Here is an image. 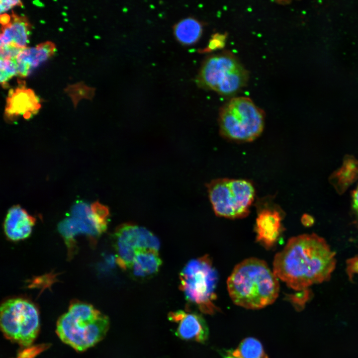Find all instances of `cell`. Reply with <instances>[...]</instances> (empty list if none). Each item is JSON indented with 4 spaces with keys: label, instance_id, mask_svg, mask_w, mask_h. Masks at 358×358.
<instances>
[{
    "label": "cell",
    "instance_id": "4",
    "mask_svg": "<svg viewBox=\"0 0 358 358\" xmlns=\"http://www.w3.org/2000/svg\"><path fill=\"white\" fill-rule=\"evenodd\" d=\"M179 280L180 289L188 302L203 313H214L218 276L208 256L188 262L180 272Z\"/></svg>",
    "mask_w": 358,
    "mask_h": 358
},
{
    "label": "cell",
    "instance_id": "3",
    "mask_svg": "<svg viewBox=\"0 0 358 358\" xmlns=\"http://www.w3.org/2000/svg\"><path fill=\"white\" fill-rule=\"evenodd\" d=\"M109 326L108 317L93 306L75 301L57 321L56 333L63 342L82 352L100 341Z\"/></svg>",
    "mask_w": 358,
    "mask_h": 358
},
{
    "label": "cell",
    "instance_id": "9",
    "mask_svg": "<svg viewBox=\"0 0 358 358\" xmlns=\"http://www.w3.org/2000/svg\"><path fill=\"white\" fill-rule=\"evenodd\" d=\"M116 252L115 262L124 270H128L137 251L160 248L158 238L146 228L132 223H125L118 227L113 234Z\"/></svg>",
    "mask_w": 358,
    "mask_h": 358
},
{
    "label": "cell",
    "instance_id": "6",
    "mask_svg": "<svg viewBox=\"0 0 358 358\" xmlns=\"http://www.w3.org/2000/svg\"><path fill=\"white\" fill-rule=\"evenodd\" d=\"M248 72L230 53L208 57L203 63L196 81L200 87L230 96L237 93L247 83Z\"/></svg>",
    "mask_w": 358,
    "mask_h": 358
},
{
    "label": "cell",
    "instance_id": "14",
    "mask_svg": "<svg viewBox=\"0 0 358 358\" xmlns=\"http://www.w3.org/2000/svg\"><path fill=\"white\" fill-rule=\"evenodd\" d=\"M55 51V45L50 41L21 49L15 59L17 75L22 77L28 76L33 69L48 60Z\"/></svg>",
    "mask_w": 358,
    "mask_h": 358
},
{
    "label": "cell",
    "instance_id": "26",
    "mask_svg": "<svg viewBox=\"0 0 358 358\" xmlns=\"http://www.w3.org/2000/svg\"><path fill=\"white\" fill-rule=\"evenodd\" d=\"M10 20V17L7 14H3L0 15V23L2 26L7 24Z\"/></svg>",
    "mask_w": 358,
    "mask_h": 358
},
{
    "label": "cell",
    "instance_id": "25",
    "mask_svg": "<svg viewBox=\"0 0 358 358\" xmlns=\"http://www.w3.org/2000/svg\"><path fill=\"white\" fill-rule=\"evenodd\" d=\"M353 206L357 214L358 215V186L354 191L352 195Z\"/></svg>",
    "mask_w": 358,
    "mask_h": 358
},
{
    "label": "cell",
    "instance_id": "10",
    "mask_svg": "<svg viewBox=\"0 0 358 358\" xmlns=\"http://www.w3.org/2000/svg\"><path fill=\"white\" fill-rule=\"evenodd\" d=\"M41 104L39 98L31 89L19 87L9 91L6 99L4 118L8 123H12L22 117L29 119L39 110Z\"/></svg>",
    "mask_w": 358,
    "mask_h": 358
},
{
    "label": "cell",
    "instance_id": "7",
    "mask_svg": "<svg viewBox=\"0 0 358 358\" xmlns=\"http://www.w3.org/2000/svg\"><path fill=\"white\" fill-rule=\"evenodd\" d=\"M207 190L216 215L231 219L246 217L255 195L253 184L242 179H216L207 184Z\"/></svg>",
    "mask_w": 358,
    "mask_h": 358
},
{
    "label": "cell",
    "instance_id": "22",
    "mask_svg": "<svg viewBox=\"0 0 358 358\" xmlns=\"http://www.w3.org/2000/svg\"><path fill=\"white\" fill-rule=\"evenodd\" d=\"M309 298V293L305 291L300 294L293 296L291 300L295 307L298 310H301L304 307V304Z\"/></svg>",
    "mask_w": 358,
    "mask_h": 358
},
{
    "label": "cell",
    "instance_id": "20",
    "mask_svg": "<svg viewBox=\"0 0 358 358\" xmlns=\"http://www.w3.org/2000/svg\"><path fill=\"white\" fill-rule=\"evenodd\" d=\"M0 83L5 85L13 76L17 75V64L15 59H0Z\"/></svg>",
    "mask_w": 358,
    "mask_h": 358
},
{
    "label": "cell",
    "instance_id": "13",
    "mask_svg": "<svg viewBox=\"0 0 358 358\" xmlns=\"http://www.w3.org/2000/svg\"><path fill=\"white\" fill-rule=\"evenodd\" d=\"M35 218L19 205L10 207L4 221V232L7 238L18 241L28 238L35 224Z\"/></svg>",
    "mask_w": 358,
    "mask_h": 358
},
{
    "label": "cell",
    "instance_id": "15",
    "mask_svg": "<svg viewBox=\"0 0 358 358\" xmlns=\"http://www.w3.org/2000/svg\"><path fill=\"white\" fill-rule=\"evenodd\" d=\"M30 28V25L25 16L13 13L11 20L2 27L0 46H11L21 49L27 47Z\"/></svg>",
    "mask_w": 358,
    "mask_h": 358
},
{
    "label": "cell",
    "instance_id": "24",
    "mask_svg": "<svg viewBox=\"0 0 358 358\" xmlns=\"http://www.w3.org/2000/svg\"><path fill=\"white\" fill-rule=\"evenodd\" d=\"M224 41V38L223 35H215L213 38H212L208 45V49L210 50H214L216 48L222 47L223 45Z\"/></svg>",
    "mask_w": 358,
    "mask_h": 358
},
{
    "label": "cell",
    "instance_id": "17",
    "mask_svg": "<svg viewBox=\"0 0 358 358\" xmlns=\"http://www.w3.org/2000/svg\"><path fill=\"white\" fill-rule=\"evenodd\" d=\"M58 230L64 238L68 247L71 248L74 244L75 237L80 234H86L91 238L99 236L92 225L84 215L71 214L60 223Z\"/></svg>",
    "mask_w": 358,
    "mask_h": 358
},
{
    "label": "cell",
    "instance_id": "8",
    "mask_svg": "<svg viewBox=\"0 0 358 358\" xmlns=\"http://www.w3.org/2000/svg\"><path fill=\"white\" fill-rule=\"evenodd\" d=\"M0 321L4 336L23 346L30 345L39 330L38 309L33 303L24 298L4 301L0 307Z\"/></svg>",
    "mask_w": 358,
    "mask_h": 358
},
{
    "label": "cell",
    "instance_id": "18",
    "mask_svg": "<svg viewBox=\"0 0 358 358\" xmlns=\"http://www.w3.org/2000/svg\"><path fill=\"white\" fill-rule=\"evenodd\" d=\"M202 31L200 23L192 18L180 20L174 28L176 38L184 44H191L196 42L200 37Z\"/></svg>",
    "mask_w": 358,
    "mask_h": 358
},
{
    "label": "cell",
    "instance_id": "5",
    "mask_svg": "<svg viewBox=\"0 0 358 358\" xmlns=\"http://www.w3.org/2000/svg\"><path fill=\"white\" fill-rule=\"evenodd\" d=\"M264 111L246 97L232 98L220 109L219 125L225 138L238 142H250L262 133Z\"/></svg>",
    "mask_w": 358,
    "mask_h": 358
},
{
    "label": "cell",
    "instance_id": "1",
    "mask_svg": "<svg viewBox=\"0 0 358 358\" xmlns=\"http://www.w3.org/2000/svg\"><path fill=\"white\" fill-rule=\"evenodd\" d=\"M335 266V255L325 240L306 234L290 239L275 255L273 271L291 288L306 290L330 278Z\"/></svg>",
    "mask_w": 358,
    "mask_h": 358
},
{
    "label": "cell",
    "instance_id": "19",
    "mask_svg": "<svg viewBox=\"0 0 358 358\" xmlns=\"http://www.w3.org/2000/svg\"><path fill=\"white\" fill-rule=\"evenodd\" d=\"M227 352L234 358H268L261 342L253 338L244 339L236 349Z\"/></svg>",
    "mask_w": 358,
    "mask_h": 358
},
{
    "label": "cell",
    "instance_id": "12",
    "mask_svg": "<svg viewBox=\"0 0 358 358\" xmlns=\"http://www.w3.org/2000/svg\"><path fill=\"white\" fill-rule=\"evenodd\" d=\"M282 216L278 210L272 208L261 210L256 220L257 241L267 249L277 242L282 229Z\"/></svg>",
    "mask_w": 358,
    "mask_h": 358
},
{
    "label": "cell",
    "instance_id": "2",
    "mask_svg": "<svg viewBox=\"0 0 358 358\" xmlns=\"http://www.w3.org/2000/svg\"><path fill=\"white\" fill-rule=\"evenodd\" d=\"M277 278L265 262L249 258L235 266L227 279V289L236 305L260 309L272 303L277 297Z\"/></svg>",
    "mask_w": 358,
    "mask_h": 358
},
{
    "label": "cell",
    "instance_id": "16",
    "mask_svg": "<svg viewBox=\"0 0 358 358\" xmlns=\"http://www.w3.org/2000/svg\"><path fill=\"white\" fill-rule=\"evenodd\" d=\"M162 261L158 251L142 249L136 251L133 263L128 269L131 276L138 280L150 278L156 274Z\"/></svg>",
    "mask_w": 358,
    "mask_h": 358
},
{
    "label": "cell",
    "instance_id": "21",
    "mask_svg": "<svg viewBox=\"0 0 358 358\" xmlns=\"http://www.w3.org/2000/svg\"><path fill=\"white\" fill-rule=\"evenodd\" d=\"M21 50L11 46H0V59H15Z\"/></svg>",
    "mask_w": 358,
    "mask_h": 358
},
{
    "label": "cell",
    "instance_id": "11",
    "mask_svg": "<svg viewBox=\"0 0 358 358\" xmlns=\"http://www.w3.org/2000/svg\"><path fill=\"white\" fill-rule=\"evenodd\" d=\"M169 320L176 324L175 334L184 340L204 342L208 338L209 331L203 317L188 309L177 310L168 314Z\"/></svg>",
    "mask_w": 358,
    "mask_h": 358
},
{
    "label": "cell",
    "instance_id": "23",
    "mask_svg": "<svg viewBox=\"0 0 358 358\" xmlns=\"http://www.w3.org/2000/svg\"><path fill=\"white\" fill-rule=\"evenodd\" d=\"M0 4V12L2 13L8 10L14 6L17 5H22V3L21 1L17 0H1Z\"/></svg>",
    "mask_w": 358,
    "mask_h": 358
},
{
    "label": "cell",
    "instance_id": "27",
    "mask_svg": "<svg viewBox=\"0 0 358 358\" xmlns=\"http://www.w3.org/2000/svg\"><path fill=\"white\" fill-rule=\"evenodd\" d=\"M224 358H234L227 352H226L224 356Z\"/></svg>",
    "mask_w": 358,
    "mask_h": 358
}]
</instances>
